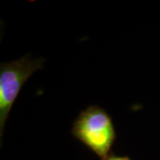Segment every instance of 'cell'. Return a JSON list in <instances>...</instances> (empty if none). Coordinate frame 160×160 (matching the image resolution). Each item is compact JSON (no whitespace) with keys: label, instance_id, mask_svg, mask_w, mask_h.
<instances>
[{"label":"cell","instance_id":"6da1fadb","mask_svg":"<svg viewBox=\"0 0 160 160\" xmlns=\"http://www.w3.org/2000/svg\"><path fill=\"white\" fill-rule=\"evenodd\" d=\"M71 133L102 160H107L117 138L113 121L106 110L90 105L75 120Z\"/></svg>","mask_w":160,"mask_h":160},{"label":"cell","instance_id":"7a4b0ae2","mask_svg":"<svg viewBox=\"0 0 160 160\" xmlns=\"http://www.w3.org/2000/svg\"><path fill=\"white\" fill-rule=\"evenodd\" d=\"M46 59H32L28 53L16 61L0 63V138L6 121L25 82L36 71L43 69Z\"/></svg>","mask_w":160,"mask_h":160},{"label":"cell","instance_id":"3957f363","mask_svg":"<svg viewBox=\"0 0 160 160\" xmlns=\"http://www.w3.org/2000/svg\"><path fill=\"white\" fill-rule=\"evenodd\" d=\"M107 160H131L128 157H118V156H116L113 153L109 155V157L108 158Z\"/></svg>","mask_w":160,"mask_h":160}]
</instances>
